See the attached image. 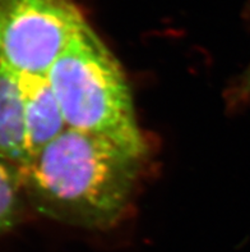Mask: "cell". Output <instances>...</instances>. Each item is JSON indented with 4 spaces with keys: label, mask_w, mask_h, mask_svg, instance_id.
I'll return each instance as SVG.
<instances>
[{
    "label": "cell",
    "mask_w": 250,
    "mask_h": 252,
    "mask_svg": "<svg viewBox=\"0 0 250 252\" xmlns=\"http://www.w3.org/2000/svg\"><path fill=\"white\" fill-rule=\"evenodd\" d=\"M239 94H240L244 99L250 100V65L248 67L247 72L244 73L243 78L239 85Z\"/></svg>",
    "instance_id": "obj_7"
},
{
    "label": "cell",
    "mask_w": 250,
    "mask_h": 252,
    "mask_svg": "<svg viewBox=\"0 0 250 252\" xmlns=\"http://www.w3.org/2000/svg\"><path fill=\"white\" fill-rule=\"evenodd\" d=\"M87 23L74 0H0V64L17 74L48 76Z\"/></svg>",
    "instance_id": "obj_3"
},
{
    "label": "cell",
    "mask_w": 250,
    "mask_h": 252,
    "mask_svg": "<svg viewBox=\"0 0 250 252\" xmlns=\"http://www.w3.org/2000/svg\"><path fill=\"white\" fill-rule=\"evenodd\" d=\"M31 159L68 128L48 76L18 74Z\"/></svg>",
    "instance_id": "obj_4"
},
{
    "label": "cell",
    "mask_w": 250,
    "mask_h": 252,
    "mask_svg": "<svg viewBox=\"0 0 250 252\" xmlns=\"http://www.w3.org/2000/svg\"><path fill=\"white\" fill-rule=\"evenodd\" d=\"M140 161L108 138L68 127L19 173L25 197L40 214L106 229L129 206Z\"/></svg>",
    "instance_id": "obj_1"
},
{
    "label": "cell",
    "mask_w": 250,
    "mask_h": 252,
    "mask_svg": "<svg viewBox=\"0 0 250 252\" xmlns=\"http://www.w3.org/2000/svg\"><path fill=\"white\" fill-rule=\"evenodd\" d=\"M48 78L68 127L144 157L147 146L125 74L89 23L57 58Z\"/></svg>",
    "instance_id": "obj_2"
},
{
    "label": "cell",
    "mask_w": 250,
    "mask_h": 252,
    "mask_svg": "<svg viewBox=\"0 0 250 252\" xmlns=\"http://www.w3.org/2000/svg\"><path fill=\"white\" fill-rule=\"evenodd\" d=\"M0 159L18 169L31 161L18 74L0 64Z\"/></svg>",
    "instance_id": "obj_5"
},
{
    "label": "cell",
    "mask_w": 250,
    "mask_h": 252,
    "mask_svg": "<svg viewBox=\"0 0 250 252\" xmlns=\"http://www.w3.org/2000/svg\"><path fill=\"white\" fill-rule=\"evenodd\" d=\"M23 197L25 192L19 169L0 159V234L18 223Z\"/></svg>",
    "instance_id": "obj_6"
}]
</instances>
